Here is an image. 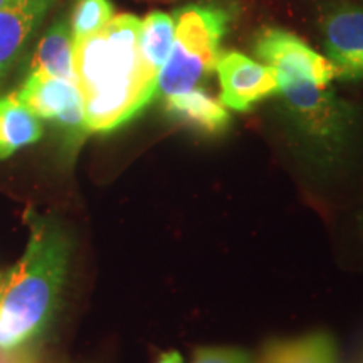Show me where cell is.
Instances as JSON below:
<instances>
[{"label": "cell", "mask_w": 363, "mask_h": 363, "mask_svg": "<svg viewBox=\"0 0 363 363\" xmlns=\"http://www.w3.org/2000/svg\"><path fill=\"white\" fill-rule=\"evenodd\" d=\"M142 21L118 13L98 33L74 40V74L89 133L125 125L157 98L158 76L140 52Z\"/></svg>", "instance_id": "cell-1"}, {"label": "cell", "mask_w": 363, "mask_h": 363, "mask_svg": "<svg viewBox=\"0 0 363 363\" xmlns=\"http://www.w3.org/2000/svg\"><path fill=\"white\" fill-rule=\"evenodd\" d=\"M29 242L19 261L0 271V350L27 347L51 323L65 286L69 240L54 219L29 208Z\"/></svg>", "instance_id": "cell-2"}, {"label": "cell", "mask_w": 363, "mask_h": 363, "mask_svg": "<svg viewBox=\"0 0 363 363\" xmlns=\"http://www.w3.org/2000/svg\"><path fill=\"white\" fill-rule=\"evenodd\" d=\"M286 120L318 160L340 165L352 155L360 131L355 104L337 96L330 86L283 76L278 78Z\"/></svg>", "instance_id": "cell-3"}, {"label": "cell", "mask_w": 363, "mask_h": 363, "mask_svg": "<svg viewBox=\"0 0 363 363\" xmlns=\"http://www.w3.org/2000/svg\"><path fill=\"white\" fill-rule=\"evenodd\" d=\"M174 19V45L157 79L160 98L199 88L214 71L230 16L219 6H187Z\"/></svg>", "instance_id": "cell-4"}, {"label": "cell", "mask_w": 363, "mask_h": 363, "mask_svg": "<svg viewBox=\"0 0 363 363\" xmlns=\"http://www.w3.org/2000/svg\"><path fill=\"white\" fill-rule=\"evenodd\" d=\"M17 94L39 120L57 125L71 140H79L89 133L76 81L29 72Z\"/></svg>", "instance_id": "cell-5"}, {"label": "cell", "mask_w": 363, "mask_h": 363, "mask_svg": "<svg viewBox=\"0 0 363 363\" xmlns=\"http://www.w3.org/2000/svg\"><path fill=\"white\" fill-rule=\"evenodd\" d=\"M254 52L262 65L271 67L278 78L296 76L318 86H330L335 79L333 66L305 40L288 30L264 29L257 35Z\"/></svg>", "instance_id": "cell-6"}, {"label": "cell", "mask_w": 363, "mask_h": 363, "mask_svg": "<svg viewBox=\"0 0 363 363\" xmlns=\"http://www.w3.org/2000/svg\"><path fill=\"white\" fill-rule=\"evenodd\" d=\"M321 34L335 79L363 81V6L337 4L323 13Z\"/></svg>", "instance_id": "cell-7"}, {"label": "cell", "mask_w": 363, "mask_h": 363, "mask_svg": "<svg viewBox=\"0 0 363 363\" xmlns=\"http://www.w3.org/2000/svg\"><path fill=\"white\" fill-rule=\"evenodd\" d=\"M214 71L219 76L220 101L234 111H247L261 99L278 94L276 72L239 51H224Z\"/></svg>", "instance_id": "cell-8"}, {"label": "cell", "mask_w": 363, "mask_h": 363, "mask_svg": "<svg viewBox=\"0 0 363 363\" xmlns=\"http://www.w3.org/2000/svg\"><path fill=\"white\" fill-rule=\"evenodd\" d=\"M57 0H9L0 7V86Z\"/></svg>", "instance_id": "cell-9"}, {"label": "cell", "mask_w": 363, "mask_h": 363, "mask_svg": "<svg viewBox=\"0 0 363 363\" xmlns=\"http://www.w3.org/2000/svg\"><path fill=\"white\" fill-rule=\"evenodd\" d=\"M165 111L177 123L190 126L206 135H219L230 125V115L222 101L194 88L185 93L163 98Z\"/></svg>", "instance_id": "cell-10"}, {"label": "cell", "mask_w": 363, "mask_h": 363, "mask_svg": "<svg viewBox=\"0 0 363 363\" xmlns=\"http://www.w3.org/2000/svg\"><path fill=\"white\" fill-rule=\"evenodd\" d=\"M29 72L76 81L74 40L67 17H59L40 38L30 59Z\"/></svg>", "instance_id": "cell-11"}, {"label": "cell", "mask_w": 363, "mask_h": 363, "mask_svg": "<svg viewBox=\"0 0 363 363\" xmlns=\"http://www.w3.org/2000/svg\"><path fill=\"white\" fill-rule=\"evenodd\" d=\"M40 136L43 120L21 101L17 91L0 96V162L35 143Z\"/></svg>", "instance_id": "cell-12"}, {"label": "cell", "mask_w": 363, "mask_h": 363, "mask_svg": "<svg viewBox=\"0 0 363 363\" xmlns=\"http://www.w3.org/2000/svg\"><path fill=\"white\" fill-rule=\"evenodd\" d=\"M261 363H338V352L328 333H311L288 342L271 343Z\"/></svg>", "instance_id": "cell-13"}, {"label": "cell", "mask_w": 363, "mask_h": 363, "mask_svg": "<svg viewBox=\"0 0 363 363\" xmlns=\"http://www.w3.org/2000/svg\"><path fill=\"white\" fill-rule=\"evenodd\" d=\"M175 39V19L162 11L150 12L142 21L140 30V52L145 66L153 74L158 72L169 59Z\"/></svg>", "instance_id": "cell-14"}, {"label": "cell", "mask_w": 363, "mask_h": 363, "mask_svg": "<svg viewBox=\"0 0 363 363\" xmlns=\"http://www.w3.org/2000/svg\"><path fill=\"white\" fill-rule=\"evenodd\" d=\"M115 16V7L110 0H78L69 19L72 40L98 33Z\"/></svg>", "instance_id": "cell-15"}, {"label": "cell", "mask_w": 363, "mask_h": 363, "mask_svg": "<svg viewBox=\"0 0 363 363\" xmlns=\"http://www.w3.org/2000/svg\"><path fill=\"white\" fill-rule=\"evenodd\" d=\"M192 363H252L247 352L234 347H201Z\"/></svg>", "instance_id": "cell-16"}, {"label": "cell", "mask_w": 363, "mask_h": 363, "mask_svg": "<svg viewBox=\"0 0 363 363\" xmlns=\"http://www.w3.org/2000/svg\"><path fill=\"white\" fill-rule=\"evenodd\" d=\"M0 363H39V358L24 347L17 350H0Z\"/></svg>", "instance_id": "cell-17"}, {"label": "cell", "mask_w": 363, "mask_h": 363, "mask_svg": "<svg viewBox=\"0 0 363 363\" xmlns=\"http://www.w3.org/2000/svg\"><path fill=\"white\" fill-rule=\"evenodd\" d=\"M155 363H184V358H182L179 352L172 350V352L162 353Z\"/></svg>", "instance_id": "cell-18"}, {"label": "cell", "mask_w": 363, "mask_h": 363, "mask_svg": "<svg viewBox=\"0 0 363 363\" xmlns=\"http://www.w3.org/2000/svg\"><path fill=\"white\" fill-rule=\"evenodd\" d=\"M7 2H9V0H0V7H2V6H6Z\"/></svg>", "instance_id": "cell-19"}, {"label": "cell", "mask_w": 363, "mask_h": 363, "mask_svg": "<svg viewBox=\"0 0 363 363\" xmlns=\"http://www.w3.org/2000/svg\"><path fill=\"white\" fill-rule=\"evenodd\" d=\"M362 222H363V216H362Z\"/></svg>", "instance_id": "cell-20"}]
</instances>
